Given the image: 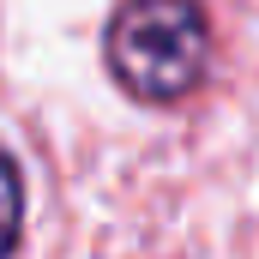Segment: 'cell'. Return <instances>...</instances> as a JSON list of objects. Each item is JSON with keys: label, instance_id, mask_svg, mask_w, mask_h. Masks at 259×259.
<instances>
[{"label": "cell", "instance_id": "obj_1", "mask_svg": "<svg viewBox=\"0 0 259 259\" xmlns=\"http://www.w3.org/2000/svg\"><path fill=\"white\" fill-rule=\"evenodd\" d=\"M103 66L145 109L187 103L211 72V18L199 0H121L103 24Z\"/></svg>", "mask_w": 259, "mask_h": 259}, {"label": "cell", "instance_id": "obj_2", "mask_svg": "<svg viewBox=\"0 0 259 259\" xmlns=\"http://www.w3.org/2000/svg\"><path fill=\"white\" fill-rule=\"evenodd\" d=\"M18 241H24V169L0 145V259L18 253Z\"/></svg>", "mask_w": 259, "mask_h": 259}]
</instances>
